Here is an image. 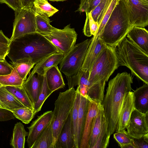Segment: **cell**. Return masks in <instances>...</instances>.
Here are the masks:
<instances>
[{"mask_svg": "<svg viewBox=\"0 0 148 148\" xmlns=\"http://www.w3.org/2000/svg\"><path fill=\"white\" fill-rule=\"evenodd\" d=\"M112 1V0H102L90 12L94 20L98 23L99 26Z\"/></svg>", "mask_w": 148, "mask_h": 148, "instance_id": "33", "label": "cell"}, {"mask_svg": "<svg viewBox=\"0 0 148 148\" xmlns=\"http://www.w3.org/2000/svg\"><path fill=\"white\" fill-rule=\"evenodd\" d=\"M10 41V39L5 35L1 30H0V42L9 45Z\"/></svg>", "mask_w": 148, "mask_h": 148, "instance_id": "45", "label": "cell"}, {"mask_svg": "<svg viewBox=\"0 0 148 148\" xmlns=\"http://www.w3.org/2000/svg\"><path fill=\"white\" fill-rule=\"evenodd\" d=\"M135 109L133 93L131 91L127 93L124 99L116 132L125 130L132 113Z\"/></svg>", "mask_w": 148, "mask_h": 148, "instance_id": "17", "label": "cell"}, {"mask_svg": "<svg viewBox=\"0 0 148 148\" xmlns=\"http://www.w3.org/2000/svg\"><path fill=\"white\" fill-rule=\"evenodd\" d=\"M71 111L59 134L55 148H75L72 126Z\"/></svg>", "mask_w": 148, "mask_h": 148, "instance_id": "18", "label": "cell"}, {"mask_svg": "<svg viewBox=\"0 0 148 148\" xmlns=\"http://www.w3.org/2000/svg\"><path fill=\"white\" fill-rule=\"evenodd\" d=\"M36 0H20L22 8L32 6Z\"/></svg>", "mask_w": 148, "mask_h": 148, "instance_id": "46", "label": "cell"}, {"mask_svg": "<svg viewBox=\"0 0 148 148\" xmlns=\"http://www.w3.org/2000/svg\"><path fill=\"white\" fill-rule=\"evenodd\" d=\"M35 15L34 5L22 8L15 11V19L10 41L36 32Z\"/></svg>", "mask_w": 148, "mask_h": 148, "instance_id": "8", "label": "cell"}, {"mask_svg": "<svg viewBox=\"0 0 148 148\" xmlns=\"http://www.w3.org/2000/svg\"><path fill=\"white\" fill-rule=\"evenodd\" d=\"M132 78L130 73H118L109 82L106 92L101 103L111 136L116 131L124 99L132 89Z\"/></svg>", "mask_w": 148, "mask_h": 148, "instance_id": "1", "label": "cell"}, {"mask_svg": "<svg viewBox=\"0 0 148 148\" xmlns=\"http://www.w3.org/2000/svg\"><path fill=\"white\" fill-rule=\"evenodd\" d=\"M13 68L11 64H9L4 59L0 61V76L7 75L10 73Z\"/></svg>", "mask_w": 148, "mask_h": 148, "instance_id": "41", "label": "cell"}, {"mask_svg": "<svg viewBox=\"0 0 148 148\" xmlns=\"http://www.w3.org/2000/svg\"><path fill=\"white\" fill-rule=\"evenodd\" d=\"M133 93L135 109L143 113L148 112V85L145 84Z\"/></svg>", "mask_w": 148, "mask_h": 148, "instance_id": "23", "label": "cell"}, {"mask_svg": "<svg viewBox=\"0 0 148 148\" xmlns=\"http://www.w3.org/2000/svg\"><path fill=\"white\" fill-rule=\"evenodd\" d=\"M101 103L90 99L79 148H89L92 128Z\"/></svg>", "mask_w": 148, "mask_h": 148, "instance_id": "14", "label": "cell"}, {"mask_svg": "<svg viewBox=\"0 0 148 148\" xmlns=\"http://www.w3.org/2000/svg\"><path fill=\"white\" fill-rule=\"evenodd\" d=\"M36 32L40 34L49 33L57 28L51 25L50 20L46 16L36 12Z\"/></svg>", "mask_w": 148, "mask_h": 148, "instance_id": "29", "label": "cell"}, {"mask_svg": "<svg viewBox=\"0 0 148 148\" xmlns=\"http://www.w3.org/2000/svg\"><path fill=\"white\" fill-rule=\"evenodd\" d=\"M5 59V58L3 56H0V61L3 60Z\"/></svg>", "mask_w": 148, "mask_h": 148, "instance_id": "49", "label": "cell"}, {"mask_svg": "<svg viewBox=\"0 0 148 148\" xmlns=\"http://www.w3.org/2000/svg\"><path fill=\"white\" fill-rule=\"evenodd\" d=\"M12 112L15 117L25 124L29 123L35 115L33 110L26 107L16 109Z\"/></svg>", "mask_w": 148, "mask_h": 148, "instance_id": "36", "label": "cell"}, {"mask_svg": "<svg viewBox=\"0 0 148 148\" xmlns=\"http://www.w3.org/2000/svg\"><path fill=\"white\" fill-rule=\"evenodd\" d=\"M113 137L122 148H125L129 145L132 143L133 138L128 134L125 130L116 132L114 134Z\"/></svg>", "mask_w": 148, "mask_h": 148, "instance_id": "37", "label": "cell"}, {"mask_svg": "<svg viewBox=\"0 0 148 148\" xmlns=\"http://www.w3.org/2000/svg\"><path fill=\"white\" fill-rule=\"evenodd\" d=\"M58 52L56 47L43 36L35 32L11 41L7 56L12 62L31 58L35 65L46 57Z\"/></svg>", "mask_w": 148, "mask_h": 148, "instance_id": "2", "label": "cell"}, {"mask_svg": "<svg viewBox=\"0 0 148 148\" xmlns=\"http://www.w3.org/2000/svg\"><path fill=\"white\" fill-rule=\"evenodd\" d=\"M110 137L108 131L107 122L102 105L93 122L89 148H93L97 140L100 143H104L109 139Z\"/></svg>", "mask_w": 148, "mask_h": 148, "instance_id": "11", "label": "cell"}, {"mask_svg": "<svg viewBox=\"0 0 148 148\" xmlns=\"http://www.w3.org/2000/svg\"><path fill=\"white\" fill-rule=\"evenodd\" d=\"M44 76L37 73L29 74L22 85L33 106L37 101L41 90Z\"/></svg>", "mask_w": 148, "mask_h": 148, "instance_id": "16", "label": "cell"}, {"mask_svg": "<svg viewBox=\"0 0 148 148\" xmlns=\"http://www.w3.org/2000/svg\"><path fill=\"white\" fill-rule=\"evenodd\" d=\"M132 144L134 148H148V134L139 138H133Z\"/></svg>", "mask_w": 148, "mask_h": 148, "instance_id": "40", "label": "cell"}, {"mask_svg": "<svg viewBox=\"0 0 148 148\" xmlns=\"http://www.w3.org/2000/svg\"><path fill=\"white\" fill-rule=\"evenodd\" d=\"M144 0L148 1V0Z\"/></svg>", "mask_w": 148, "mask_h": 148, "instance_id": "51", "label": "cell"}, {"mask_svg": "<svg viewBox=\"0 0 148 148\" xmlns=\"http://www.w3.org/2000/svg\"><path fill=\"white\" fill-rule=\"evenodd\" d=\"M0 108L5 109L8 110V108L0 101Z\"/></svg>", "mask_w": 148, "mask_h": 148, "instance_id": "47", "label": "cell"}, {"mask_svg": "<svg viewBox=\"0 0 148 148\" xmlns=\"http://www.w3.org/2000/svg\"><path fill=\"white\" fill-rule=\"evenodd\" d=\"M102 0H81L80 4L77 11L80 12H90Z\"/></svg>", "mask_w": 148, "mask_h": 148, "instance_id": "38", "label": "cell"}, {"mask_svg": "<svg viewBox=\"0 0 148 148\" xmlns=\"http://www.w3.org/2000/svg\"><path fill=\"white\" fill-rule=\"evenodd\" d=\"M50 1H66L67 0H49Z\"/></svg>", "mask_w": 148, "mask_h": 148, "instance_id": "48", "label": "cell"}, {"mask_svg": "<svg viewBox=\"0 0 148 148\" xmlns=\"http://www.w3.org/2000/svg\"><path fill=\"white\" fill-rule=\"evenodd\" d=\"M57 48L58 52L66 55L75 45L77 34L70 24L63 29H57L51 32L41 34Z\"/></svg>", "mask_w": 148, "mask_h": 148, "instance_id": "9", "label": "cell"}, {"mask_svg": "<svg viewBox=\"0 0 148 148\" xmlns=\"http://www.w3.org/2000/svg\"><path fill=\"white\" fill-rule=\"evenodd\" d=\"M15 118L12 111L0 108V121L10 120Z\"/></svg>", "mask_w": 148, "mask_h": 148, "instance_id": "42", "label": "cell"}, {"mask_svg": "<svg viewBox=\"0 0 148 148\" xmlns=\"http://www.w3.org/2000/svg\"><path fill=\"white\" fill-rule=\"evenodd\" d=\"M11 66L15 68L20 77L24 81L31 70L35 64L29 58H25L12 62Z\"/></svg>", "mask_w": 148, "mask_h": 148, "instance_id": "27", "label": "cell"}, {"mask_svg": "<svg viewBox=\"0 0 148 148\" xmlns=\"http://www.w3.org/2000/svg\"><path fill=\"white\" fill-rule=\"evenodd\" d=\"M88 97L82 96L81 94L77 119V145L79 148L84 127L90 101Z\"/></svg>", "mask_w": 148, "mask_h": 148, "instance_id": "21", "label": "cell"}, {"mask_svg": "<svg viewBox=\"0 0 148 148\" xmlns=\"http://www.w3.org/2000/svg\"><path fill=\"white\" fill-rule=\"evenodd\" d=\"M52 119L41 132L32 148H55Z\"/></svg>", "mask_w": 148, "mask_h": 148, "instance_id": "24", "label": "cell"}, {"mask_svg": "<svg viewBox=\"0 0 148 148\" xmlns=\"http://www.w3.org/2000/svg\"><path fill=\"white\" fill-rule=\"evenodd\" d=\"M76 95L71 111V122L73 134L75 141V148H77V126L78 110L80 102L81 94L77 87Z\"/></svg>", "mask_w": 148, "mask_h": 148, "instance_id": "31", "label": "cell"}, {"mask_svg": "<svg viewBox=\"0 0 148 148\" xmlns=\"http://www.w3.org/2000/svg\"><path fill=\"white\" fill-rule=\"evenodd\" d=\"M119 1V0H112L99 25L98 29L96 34L93 36L97 37L99 36L100 35L105 25L110 17L112 11Z\"/></svg>", "mask_w": 148, "mask_h": 148, "instance_id": "39", "label": "cell"}, {"mask_svg": "<svg viewBox=\"0 0 148 148\" xmlns=\"http://www.w3.org/2000/svg\"><path fill=\"white\" fill-rule=\"evenodd\" d=\"M136 45L148 54V32L144 27L133 26L126 36Z\"/></svg>", "mask_w": 148, "mask_h": 148, "instance_id": "20", "label": "cell"}, {"mask_svg": "<svg viewBox=\"0 0 148 148\" xmlns=\"http://www.w3.org/2000/svg\"><path fill=\"white\" fill-rule=\"evenodd\" d=\"M119 66L114 47L106 45L89 72L88 81L90 84L87 92L97 91L105 85L110 76Z\"/></svg>", "mask_w": 148, "mask_h": 148, "instance_id": "4", "label": "cell"}, {"mask_svg": "<svg viewBox=\"0 0 148 148\" xmlns=\"http://www.w3.org/2000/svg\"><path fill=\"white\" fill-rule=\"evenodd\" d=\"M52 117V111H46L38 116L37 118L27 127L29 132L27 142L29 148H32L41 132L51 121Z\"/></svg>", "mask_w": 148, "mask_h": 148, "instance_id": "13", "label": "cell"}, {"mask_svg": "<svg viewBox=\"0 0 148 148\" xmlns=\"http://www.w3.org/2000/svg\"><path fill=\"white\" fill-rule=\"evenodd\" d=\"M28 132L25 130L23 124L17 122L15 124L13 130L10 145L14 148H24L25 137Z\"/></svg>", "mask_w": 148, "mask_h": 148, "instance_id": "25", "label": "cell"}, {"mask_svg": "<svg viewBox=\"0 0 148 148\" xmlns=\"http://www.w3.org/2000/svg\"><path fill=\"white\" fill-rule=\"evenodd\" d=\"M91 38L75 45L59 64V70L67 77L77 74L81 68Z\"/></svg>", "mask_w": 148, "mask_h": 148, "instance_id": "7", "label": "cell"}, {"mask_svg": "<svg viewBox=\"0 0 148 148\" xmlns=\"http://www.w3.org/2000/svg\"><path fill=\"white\" fill-rule=\"evenodd\" d=\"M124 3L132 26L144 27L148 25V1L121 0Z\"/></svg>", "mask_w": 148, "mask_h": 148, "instance_id": "10", "label": "cell"}, {"mask_svg": "<svg viewBox=\"0 0 148 148\" xmlns=\"http://www.w3.org/2000/svg\"><path fill=\"white\" fill-rule=\"evenodd\" d=\"M2 86H3L0 83V87Z\"/></svg>", "mask_w": 148, "mask_h": 148, "instance_id": "50", "label": "cell"}, {"mask_svg": "<svg viewBox=\"0 0 148 148\" xmlns=\"http://www.w3.org/2000/svg\"><path fill=\"white\" fill-rule=\"evenodd\" d=\"M106 45L99 36H93L88 49L81 70L89 73L92 65Z\"/></svg>", "mask_w": 148, "mask_h": 148, "instance_id": "15", "label": "cell"}, {"mask_svg": "<svg viewBox=\"0 0 148 148\" xmlns=\"http://www.w3.org/2000/svg\"><path fill=\"white\" fill-rule=\"evenodd\" d=\"M0 100L11 111L14 110L25 107L6 88L2 86L0 87Z\"/></svg>", "mask_w": 148, "mask_h": 148, "instance_id": "26", "label": "cell"}, {"mask_svg": "<svg viewBox=\"0 0 148 148\" xmlns=\"http://www.w3.org/2000/svg\"><path fill=\"white\" fill-rule=\"evenodd\" d=\"M9 49V45L0 42V56L5 58Z\"/></svg>", "mask_w": 148, "mask_h": 148, "instance_id": "44", "label": "cell"}, {"mask_svg": "<svg viewBox=\"0 0 148 148\" xmlns=\"http://www.w3.org/2000/svg\"><path fill=\"white\" fill-rule=\"evenodd\" d=\"M76 93L74 87L60 92L54 103V109L52 111V128L55 148L62 128L72 111Z\"/></svg>", "mask_w": 148, "mask_h": 148, "instance_id": "6", "label": "cell"}, {"mask_svg": "<svg viewBox=\"0 0 148 148\" xmlns=\"http://www.w3.org/2000/svg\"><path fill=\"white\" fill-rule=\"evenodd\" d=\"M53 92L47 86L44 75L43 82L41 90L37 101L33 105V112L34 115L41 110L45 101Z\"/></svg>", "mask_w": 148, "mask_h": 148, "instance_id": "34", "label": "cell"}, {"mask_svg": "<svg viewBox=\"0 0 148 148\" xmlns=\"http://www.w3.org/2000/svg\"><path fill=\"white\" fill-rule=\"evenodd\" d=\"M126 129L133 138H139L148 134V112L144 113L135 109Z\"/></svg>", "mask_w": 148, "mask_h": 148, "instance_id": "12", "label": "cell"}, {"mask_svg": "<svg viewBox=\"0 0 148 148\" xmlns=\"http://www.w3.org/2000/svg\"><path fill=\"white\" fill-rule=\"evenodd\" d=\"M36 12L49 17L58 10L51 5L47 0H36L34 3Z\"/></svg>", "mask_w": 148, "mask_h": 148, "instance_id": "30", "label": "cell"}, {"mask_svg": "<svg viewBox=\"0 0 148 148\" xmlns=\"http://www.w3.org/2000/svg\"><path fill=\"white\" fill-rule=\"evenodd\" d=\"M24 81L14 68L10 74L0 76V83L4 86H22Z\"/></svg>", "mask_w": 148, "mask_h": 148, "instance_id": "32", "label": "cell"}, {"mask_svg": "<svg viewBox=\"0 0 148 148\" xmlns=\"http://www.w3.org/2000/svg\"><path fill=\"white\" fill-rule=\"evenodd\" d=\"M5 87L21 104L33 111V105L22 86Z\"/></svg>", "mask_w": 148, "mask_h": 148, "instance_id": "28", "label": "cell"}, {"mask_svg": "<svg viewBox=\"0 0 148 148\" xmlns=\"http://www.w3.org/2000/svg\"><path fill=\"white\" fill-rule=\"evenodd\" d=\"M0 3L6 4L14 11L22 8L20 0H0Z\"/></svg>", "mask_w": 148, "mask_h": 148, "instance_id": "43", "label": "cell"}, {"mask_svg": "<svg viewBox=\"0 0 148 148\" xmlns=\"http://www.w3.org/2000/svg\"><path fill=\"white\" fill-rule=\"evenodd\" d=\"M114 47L119 66H126L132 75L148 85V54L126 36Z\"/></svg>", "mask_w": 148, "mask_h": 148, "instance_id": "3", "label": "cell"}, {"mask_svg": "<svg viewBox=\"0 0 148 148\" xmlns=\"http://www.w3.org/2000/svg\"><path fill=\"white\" fill-rule=\"evenodd\" d=\"M65 55L59 52H55L49 55L36 64L30 74L37 73L44 75L48 70L60 64Z\"/></svg>", "mask_w": 148, "mask_h": 148, "instance_id": "19", "label": "cell"}, {"mask_svg": "<svg viewBox=\"0 0 148 148\" xmlns=\"http://www.w3.org/2000/svg\"><path fill=\"white\" fill-rule=\"evenodd\" d=\"M45 75L47 86L52 92L65 86L62 74L57 66L49 69Z\"/></svg>", "mask_w": 148, "mask_h": 148, "instance_id": "22", "label": "cell"}, {"mask_svg": "<svg viewBox=\"0 0 148 148\" xmlns=\"http://www.w3.org/2000/svg\"><path fill=\"white\" fill-rule=\"evenodd\" d=\"M86 18L83 29L84 34L88 37L96 34L99 28L98 23L92 18L90 12H86Z\"/></svg>", "mask_w": 148, "mask_h": 148, "instance_id": "35", "label": "cell"}, {"mask_svg": "<svg viewBox=\"0 0 148 148\" xmlns=\"http://www.w3.org/2000/svg\"><path fill=\"white\" fill-rule=\"evenodd\" d=\"M132 27L125 6L119 0L99 36L106 45L114 47L126 36Z\"/></svg>", "mask_w": 148, "mask_h": 148, "instance_id": "5", "label": "cell"}]
</instances>
